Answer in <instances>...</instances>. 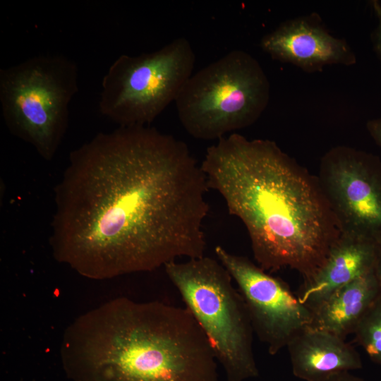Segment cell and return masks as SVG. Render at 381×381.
<instances>
[{
    "label": "cell",
    "mask_w": 381,
    "mask_h": 381,
    "mask_svg": "<svg viewBox=\"0 0 381 381\" xmlns=\"http://www.w3.org/2000/svg\"><path fill=\"white\" fill-rule=\"evenodd\" d=\"M341 230L381 243V159L346 145L329 150L317 176Z\"/></svg>",
    "instance_id": "obj_8"
},
{
    "label": "cell",
    "mask_w": 381,
    "mask_h": 381,
    "mask_svg": "<svg viewBox=\"0 0 381 381\" xmlns=\"http://www.w3.org/2000/svg\"><path fill=\"white\" fill-rule=\"evenodd\" d=\"M366 129L377 145L381 148V116L368 121Z\"/></svg>",
    "instance_id": "obj_16"
},
{
    "label": "cell",
    "mask_w": 381,
    "mask_h": 381,
    "mask_svg": "<svg viewBox=\"0 0 381 381\" xmlns=\"http://www.w3.org/2000/svg\"><path fill=\"white\" fill-rule=\"evenodd\" d=\"M260 45L273 59L308 73L321 71L329 65L356 63L348 42L332 35L316 13L282 22L262 37Z\"/></svg>",
    "instance_id": "obj_10"
},
{
    "label": "cell",
    "mask_w": 381,
    "mask_h": 381,
    "mask_svg": "<svg viewBox=\"0 0 381 381\" xmlns=\"http://www.w3.org/2000/svg\"><path fill=\"white\" fill-rule=\"evenodd\" d=\"M270 97V81L260 63L236 49L191 75L175 102L188 133L210 140L254 123Z\"/></svg>",
    "instance_id": "obj_6"
},
{
    "label": "cell",
    "mask_w": 381,
    "mask_h": 381,
    "mask_svg": "<svg viewBox=\"0 0 381 381\" xmlns=\"http://www.w3.org/2000/svg\"><path fill=\"white\" fill-rule=\"evenodd\" d=\"M208 189L174 136L145 126L98 133L70 154L55 188L54 257L92 279L201 258Z\"/></svg>",
    "instance_id": "obj_1"
},
{
    "label": "cell",
    "mask_w": 381,
    "mask_h": 381,
    "mask_svg": "<svg viewBox=\"0 0 381 381\" xmlns=\"http://www.w3.org/2000/svg\"><path fill=\"white\" fill-rule=\"evenodd\" d=\"M369 4L376 18L377 23L370 34L373 49L381 64V2L370 0Z\"/></svg>",
    "instance_id": "obj_15"
},
{
    "label": "cell",
    "mask_w": 381,
    "mask_h": 381,
    "mask_svg": "<svg viewBox=\"0 0 381 381\" xmlns=\"http://www.w3.org/2000/svg\"><path fill=\"white\" fill-rule=\"evenodd\" d=\"M353 334L354 341L371 361L381 365V297L360 321Z\"/></svg>",
    "instance_id": "obj_14"
},
{
    "label": "cell",
    "mask_w": 381,
    "mask_h": 381,
    "mask_svg": "<svg viewBox=\"0 0 381 381\" xmlns=\"http://www.w3.org/2000/svg\"><path fill=\"white\" fill-rule=\"evenodd\" d=\"M201 168L244 224L260 268L288 267L304 282L317 274L341 234L318 176L275 142L238 133L209 147Z\"/></svg>",
    "instance_id": "obj_2"
},
{
    "label": "cell",
    "mask_w": 381,
    "mask_h": 381,
    "mask_svg": "<svg viewBox=\"0 0 381 381\" xmlns=\"http://www.w3.org/2000/svg\"><path fill=\"white\" fill-rule=\"evenodd\" d=\"M195 61L185 37L152 52L119 56L102 78L99 111L120 127L150 124L176 101Z\"/></svg>",
    "instance_id": "obj_7"
},
{
    "label": "cell",
    "mask_w": 381,
    "mask_h": 381,
    "mask_svg": "<svg viewBox=\"0 0 381 381\" xmlns=\"http://www.w3.org/2000/svg\"><path fill=\"white\" fill-rule=\"evenodd\" d=\"M378 250L379 244L371 239L341 233L324 265L303 282L300 301L312 309L338 289L375 270Z\"/></svg>",
    "instance_id": "obj_11"
},
{
    "label": "cell",
    "mask_w": 381,
    "mask_h": 381,
    "mask_svg": "<svg viewBox=\"0 0 381 381\" xmlns=\"http://www.w3.org/2000/svg\"><path fill=\"white\" fill-rule=\"evenodd\" d=\"M286 348L293 374L306 381H327L363 367L360 354L345 339L311 327L298 333Z\"/></svg>",
    "instance_id": "obj_12"
},
{
    "label": "cell",
    "mask_w": 381,
    "mask_h": 381,
    "mask_svg": "<svg viewBox=\"0 0 381 381\" xmlns=\"http://www.w3.org/2000/svg\"><path fill=\"white\" fill-rule=\"evenodd\" d=\"M214 253L236 283L253 332L270 354H277L298 333L310 327L312 310L282 281L221 246L215 247Z\"/></svg>",
    "instance_id": "obj_9"
},
{
    "label": "cell",
    "mask_w": 381,
    "mask_h": 381,
    "mask_svg": "<svg viewBox=\"0 0 381 381\" xmlns=\"http://www.w3.org/2000/svg\"><path fill=\"white\" fill-rule=\"evenodd\" d=\"M186 308L210 340L227 381L257 377L253 327L232 277L217 259L202 256L164 266Z\"/></svg>",
    "instance_id": "obj_5"
},
{
    "label": "cell",
    "mask_w": 381,
    "mask_h": 381,
    "mask_svg": "<svg viewBox=\"0 0 381 381\" xmlns=\"http://www.w3.org/2000/svg\"><path fill=\"white\" fill-rule=\"evenodd\" d=\"M381 297L375 270L341 286L312 308L310 327L345 339Z\"/></svg>",
    "instance_id": "obj_13"
},
{
    "label": "cell",
    "mask_w": 381,
    "mask_h": 381,
    "mask_svg": "<svg viewBox=\"0 0 381 381\" xmlns=\"http://www.w3.org/2000/svg\"><path fill=\"white\" fill-rule=\"evenodd\" d=\"M375 273L381 285V243L379 245L378 255L375 266Z\"/></svg>",
    "instance_id": "obj_18"
},
{
    "label": "cell",
    "mask_w": 381,
    "mask_h": 381,
    "mask_svg": "<svg viewBox=\"0 0 381 381\" xmlns=\"http://www.w3.org/2000/svg\"><path fill=\"white\" fill-rule=\"evenodd\" d=\"M327 381H365L363 379L351 374L349 372L337 375Z\"/></svg>",
    "instance_id": "obj_17"
},
{
    "label": "cell",
    "mask_w": 381,
    "mask_h": 381,
    "mask_svg": "<svg viewBox=\"0 0 381 381\" xmlns=\"http://www.w3.org/2000/svg\"><path fill=\"white\" fill-rule=\"evenodd\" d=\"M61 357L73 381H219L212 346L185 307L126 297L78 317Z\"/></svg>",
    "instance_id": "obj_3"
},
{
    "label": "cell",
    "mask_w": 381,
    "mask_h": 381,
    "mask_svg": "<svg viewBox=\"0 0 381 381\" xmlns=\"http://www.w3.org/2000/svg\"><path fill=\"white\" fill-rule=\"evenodd\" d=\"M78 91L76 63L62 54H40L0 69V104L10 133L45 160L55 156Z\"/></svg>",
    "instance_id": "obj_4"
}]
</instances>
